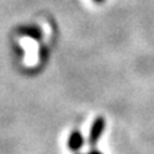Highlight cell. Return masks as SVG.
I'll return each instance as SVG.
<instances>
[{"instance_id":"obj_5","label":"cell","mask_w":154,"mask_h":154,"mask_svg":"<svg viewBox=\"0 0 154 154\" xmlns=\"http://www.w3.org/2000/svg\"><path fill=\"white\" fill-rule=\"evenodd\" d=\"M93 2H95V3H103L104 0H93Z\"/></svg>"},{"instance_id":"obj_6","label":"cell","mask_w":154,"mask_h":154,"mask_svg":"<svg viewBox=\"0 0 154 154\" xmlns=\"http://www.w3.org/2000/svg\"><path fill=\"white\" fill-rule=\"evenodd\" d=\"M77 154H82V153H77ZM86 154H88V153H86Z\"/></svg>"},{"instance_id":"obj_3","label":"cell","mask_w":154,"mask_h":154,"mask_svg":"<svg viewBox=\"0 0 154 154\" xmlns=\"http://www.w3.org/2000/svg\"><path fill=\"white\" fill-rule=\"evenodd\" d=\"M19 33L21 35H25V36H30L35 40H40L42 37V32L40 31V28L36 27V26H27V27H21L19 28Z\"/></svg>"},{"instance_id":"obj_4","label":"cell","mask_w":154,"mask_h":154,"mask_svg":"<svg viewBox=\"0 0 154 154\" xmlns=\"http://www.w3.org/2000/svg\"><path fill=\"white\" fill-rule=\"evenodd\" d=\"M88 154H103L102 152H100V150H98V149H95V148H93V149H91V150L88 153Z\"/></svg>"},{"instance_id":"obj_1","label":"cell","mask_w":154,"mask_h":154,"mask_svg":"<svg viewBox=\"0 0 154 154\" xmlns=\"http://www.w3.org/2000/svg\"><path fill=\"white\" fill-rule=\"evenodd\" d=\"M105 130V118L104 117H96L94 119L93 125L90 127V132H89V144L91 146H95L98 144L100 136L103 135Z\"/></svg>"},{"instance_id":"obj_2","label":"cell","mask_w":154,"mask_h":154,"mask_svg":"<svg viewBox=\"0 0 154 154\" xmlns=\"http://www.w3.org/2000/svg\"><path fill=\"white\" fill-rule=\"evenodd\" d=\"M84 143H85V139L82 136L79 130H75L69 134V137H68V149L72 152H79L81 148L84 146Z\"/></svg>"}]
</instances>
